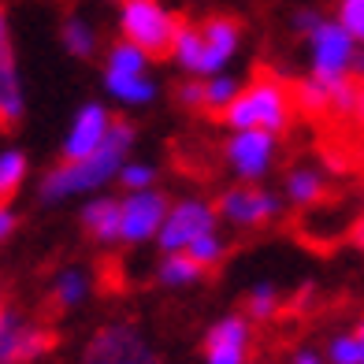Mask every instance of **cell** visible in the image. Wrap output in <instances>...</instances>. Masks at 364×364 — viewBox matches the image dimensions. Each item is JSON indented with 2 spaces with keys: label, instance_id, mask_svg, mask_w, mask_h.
Here are the masks:
<instances>
[{
  "label": "cell",
  "instance_id": "9c48e42d",
  "mask_svg": "<svg viewBox=\"0 0 364 364\" xmlns=\"http://www.w3.org/2000/svg\"><path fill=\"white\" fill-rule=\"evenodd\" d=\"M220 220L238 227V230H253L264 227L279 216V193L264 190V186H230L220 193Z\"/></svg>",
  "mask_w": 364,
  "mask_h": 364
},
{
  "label": "cell",
  "instance_id": "4316f807",
  "mask_svg": "<svg viewBox=\"0 0 364 364\" xmlns=\"http://www.w3.org/2000/svg\"><path fill=\"white\" fill-rule=\"evenodd\" d=\"M119 182L127 186V193H134V190H153L156 168H153V164H145V160H127L123 171H119Z\"/></svg>",
  "mask_w": 364,
  "mask_h": 364
},
{
  "label": "cell",
  "instance_id": "83f0119b",
  "mask_svg": "<svg viewBox=\"0 0 364 364\" xmlns=\"http://www.w3.org/2000/svg\"><path fill=\"white\" fill-rule=\"evenodd\" d=\"M335 19L350 30L357 45H364V0H338V4H335Z\"/></svg>",
  "mask_w": 364,
  "mask_h": 364
},
{
  "label": "cell",
  "instance_id": "8992f818",
  "mask_svg": "<svg viewBox=\"0 0 364 364\" xmlns=\"http://www.w3.org/2000/svg\"><path fill=\"white\" fill-rule=\"evenodd\" d=\"M216 223H220V208L216 205H208L205 197H182V201L171 205L156 242H160L164 253H186L197 238L212 235Z\"/></svg>",
  "mask_w": 364,
  "mask_h": 364
},
{
  "label": "cell",
  "instance_id": "ba28073f",
  "mask_svg": "<svg viewBox=\"0 0 364 364\" xmlns=\"http://www.w3.org/2000/svg\"><path fill=\"white\" fill-rule=\"evenodd\" d=\"M86 364H160L138 327L130 323H112L105 331H97L86 346Z\"/></svg>",
  "mask_w": 364,
  "mask_h": 364
},
{
  "label": "cell",
  "instance_id": "cb8c5ba5",
  "mask_svg": "<svg viewBox=\"0 0 364 364\" xmlns=\"http://www.w3.org/2000/svg\"><path fill=\"white\" fill-rule=\"evenodd\" d=\"M327 364H364V350H360V335H357V331H346V335L331 338Z\"/></svg>",
  "mask_w": 364,
  "mask_h": 364
},
{
  "label": "cell",
  "instance_id": "ac0fdd59",
  "mask_svg": "<svg viewBox=\"0 0 364 364\" xmlns=\"http://www.w3.org/2000/svg\"><path fill=\"white\" fill-rule=\"evenodd\" d=\"M60 45H63V53L75 56V60H93L101 38H97V26L86 15H68V19L60 23Z\"/></svg>",
  "mask_w": 364,
  "mask_h": 364
},
{
  "label": "cell",
  "instance_id": "5bb4252c",
  "mask_svg": "<svg viewBox=\"0 0 364 364\" xmlns=\"http://www.w3.org/2000/svg\"><path fill=\"white\" fill-rule=\"evenodd\" d=\"M23 82H19V63H15V48L8 34V19L0 23V119L4 127L23 119Z\"/></svg>",
  "mask_w": 364,
  "mask_h": 364
},
{
  "label": "cell",
  "instance_id": "5b68a950",
  "mask_svg": "<svg viewBox=\"0 0 364 364\" xmlns=\"http://www.w3.org/2000/svg\"><path fill=\"white\" fill-rule=\"evenodd\" d=\"M182 19L164 0H123L119 4V38L145 48L149 56H171Z\"/></svg>",
  "mask_w": 364,
  "mask_h": 364
},
{
  "label": "cell",
  "instance_id": "30bf717a",
  "mask_svg": "<svg viewBox=\"0 0 364 364\" xmlns=\"http://www.w3.org/2000/svg\"><path fill=\"white\" fill-rule=\"evenodd\" d=\"M112 127H115L112 112L101 101H86L71 115V127L63 134V160H86L93 153H101Z\"/></svg>",
  "mask_w": 364,
  "mask_h": 364
},
{
  "label": "cell",
  "instance_id": "d4e9b609",
  "mask_svg": "<svg viewBox=\"0 0 364 364\" xmlns=\"http://www.w3.org/2000/svg\"><path fill=\"white\" fill-rule=\"evenodd\" d=\"M245 309H250V320H272L279 309V290L272 283H257L245 297Z\"/></svg>",
  "mask_w": 364,
  "mask_h": 364
},
{
  "label": "cell",
  "instance_id": "44dd1931",
  "mask_svg": "<svg viewBox=\"0 0 364 364\" xmlns=\"http://www.w3.org/2000/svg\"><path fill=\"white\" fill-rule=\"evenodd\" d=\"M90 297V272L86 268H60L53 279V301L60 309H75Z\"/></svg>",
  "mask_w": 364,
  "mask_h": 364
},
{
  "label": "cell",
  "instance_id": "2e32d148",
  "mask_svg": "<svg viewBox=\"0 0 364 364\" xmlns=\"http://www.w3.org/2000/svg\"><path fill=\"white\" fill-rule=\"evenodd\" d=\"M105 93L112 97L115 105H123V108H145V105H153V97H156V82H153V75H115V71H105Z\"/></svg>",
  "mask_w": 364,
  "mask_h": 364
},
{
  "label": "cell",
  "instance_id": "603a6c76",
  "mask_svg": "<svg viewBox=\"0 0 364 364\" xmlns=\"http://www.w3.org/2000/svg\"><path fill=\"white\" fill-rule=\"evenodd\" d=\"M26 182V153L23 149H4L0 153V193L11 197Z\"/></svg>",
  "mask_w": 364,
  "mask_h": 364
},
{
  "label": "cell",
  "instance_id": "d6986e66",
  "mask_svg": "<svg viewBox=\"0 0 364 364\" xmlns=\"http://www.w3.org/2000/svg\"><path fill=\"white\" fill-rule=\"evenodd\" d=\"M205 275V268L197 264L190 253H164V260L156 264V283L160 287H193Z\"/></svg>",
  "mask_w": 364,
  "mask_h": 364
},
{
  "label": "cell",
  "instance_id": "e0dca14e",
  "mask_svg": "<svg viewBox=\"0 0 364 364\" xmlns=\"http://www.w3.org/2000/svg\"><path fill=\"white\" fill-rule=\"evenodd\" d=\"M283 193H287V201L297 205V208H312V205H320L323 201V193H327V182L316 168H309V164H297V168H290L287 182H283Z\"/></svg>",
  "mask_w": 364,
  "mask_h": 364
},
{
  "label": "cell",
  "instance_id": "7c38bea8",
  "mask_svg": "<svg viewBox=\"0 0 364 364\" xmlns=\"http://www.w3.org/2000/svg\"><path fill=\"white\" fill-rule=\"evenodd\" d=\"M48 346H53V335L41 323H30L11 309L0 312V360L4 364H34L48 353Z\"/></svg>",
  "mask_w": 364,
  "mask_h": 364
},
{
  "label": "cell",
  "instance_id": "3957f363",
  "mask_svg": "<svg viewBox=\"0 0 364 364\" xmlns=\"http://www.w3.org/2000/svg\"><path fill=\"white\" fill-rule=\"evenodd\" d=\"M290 112H294V93L279 78L260 75L250 86H242L238 101L223 112V123L230 130H272V134H283L290 127Z\"/></svg>",
  "mask_w": 364,
  "mask_h": 364
},
{
  "label": "cell",
  "instance_id": "836d02e7",
  "mask_svg": "<svg viewBox=\"0 0 364 364\" xmlns=\"http://www.w3.org/2000/svg\"><path fill=\"white\" fill-rule=\"evenodd\" d=\"M353 115H357V123L364 127V82H360V90H357V112Z\"/></svg>",
  "mask_w": 364,
  "mask_h": 364
},
{
  "label": "cell",
  "instance_id": "d590c367",
  "mask_svg": "<svg viewBox=\"0 0 364 364\" xmlns=\"http://www.w3.org/2000/svg\"><path fill=\"white\" fill-rule=\"evenodd\" d=\"M357 335H360V350H364V320H360V327H357Z\"/></svg>",
  "mask_w": 364,
  "mask_h": 364
},
{
  "label": "cell",
  "instance_id": "f546056e",
  "mask_svg": "<svg viewBox=\"0 0 364 364\" xmlns=\"http://www.w3.org/2000/svg\"><path fill=\"white\" fill-rule=\"evenodd\" d=\"M320 19H323V15H320L316 8H297V11L290 15V26H294V30H297V34H301V38H305V34H309V30H312V26H316V23H320Z\"/></svg>",
  "mask_w": 364,
  "mask_h": 364
},
{
  "label": "cell",
  "instance_id": "ffe728a7",
  "mask_svg": "<svg viewBox=\"0 0 364 364\" xmlns=\"http://www.w3.org/2000/svg\"><path fill=\"white\" fill-rule=\"evenodd\" d=\"M149 63H153V56L123 38L112 41L105 53V71H115V75H149Z\"/></svg>",
  "mask_w": 364,
  "mask_h": 364
},
{
  "label": "cell",
  "instance_id": "4fadbf2b",
  "mask_svg": "<svg viewBox=\"0 0 364 364\" xmlns=\"http://www.w3.org/2000/svg\"><path fill=\"white\" fill-rule=\"evenodd\" d=\"M253 350V331L245 316H220L205 335V364H245Z\"/></svg>",
  "mask_w": 364,
  "mask_h": 364
},
{
  "label": "cell",
  "instance_id": "52a82bcc",
  "mask_svg": "<svg viewBox=\"0 0 364 364\" xmlns=\"http://www.w3.org/2000/svg\"><path fill=\"white\" fill-rule=\"evenodd\" d=\"M275 138L272 130H230V138L223 141V164L235 171L238 182L253 186L275 164Z\"/></svg>",
  "mask_w": 364,
  "mask_h": 364
},
{
  "label": "cell",
  "instance_id": "6da1fadb",
  "mask_svg": "<svg viewBox=\"0 0 364 364\" xmlns=\"http://www.w3.org/2000/svg\"><path fill=\"white\" fill-rule=\"evenodd\" d=\"M245 30L235 15H205V19H182L171 48L175 68L186 78L223 75L242 53Z\"/></svg>",
  "mask_w": 364,
  "mask_h": 364
},
{
  "label": "cell",
  "instance_id": "8d00e7d4",
  "mask_svg": "<svg viewBox=\"0 0 364 364\" xmlns=\"http://www.w3.org/2000/svg\"><path fill=\"white\" fill-rule=\"evenodd\" d=\"M108 4H123V0H108Z\"/></svg>",
  "mask_w": 364,
  "mask_h": 364
},
{
  "label": "cell",
  "instance_id": "8fae6325",
  "mask_svg": "<svg viewBox=\"0 0 364 364\" xmlns=\"http://www.w3.org/2000/svg\"><path fill=\"white\" fill-rule=\"evenodd\" d=\"M168 197L160 190H134L123 197V242L127 245H145L160 238L164 220H168Z\"/></svg>",
  "mask_w": 364,
  "mask_h": 364
},
{
  "label": "cell",
  "instance_id": "4dcf8cb0",
  "mask_svg": "<svg viewBox=\"0 0 364 364\" xmlns=\"http://www.w3.org/2000/svg\"><path fill=\"white\" fill-rule=\"evenodd\" d=\"M15 223H19V220H15V212L4 205V208H0V238H8L11 230H15Z\"/></svg>",
  "mask_w": 364,
  "mask_h": 364
},
{
  "label": "cell",
  "instance_id": "9a60e30c",
  "mask_svg": "<svg viewBox=\"0 0 364 364\" xmlns=\"http://www.w3.org/2000/svg\"><path fill=\"white\" fill-rule=\"evenodd\" d=\"M78 220H82V227H86V235L93 242H101V245L123 242V197H105V193L90 197V201L82 205Z\"/></svg>",
  "mask_w": 364,
  "mask_h": 364
},
{
  "label": "cell",
  "instance_id": "484cf974",
  "mask_svg": "<svg viewBox=\"0 0 364 364\" xmlns=\"http://www.w3.org/2000/svg\"><path fill=\"white\" fill-rule=\"evenodd\" d=\"M197 264H201V268L208 272V268H216V264L227 257V242L220 238V230H212V235H205V238H197L190 250H186Z\"/></svg>",
  "mask_w": 364,
  "mask_h": 364
},
{
  "label": "cell",
  "instance_id": "1f68e13d",
  "mask_svg": "<svg viewBox=\"0 0 364 364\" xmlns=\"http://www.w3.org/2000/svg\"><path fill=\"white\" fill-rule=\"evenodd\" d=\"M290 364H327V357H320L316 350H301V353H294Z\"/></svg>",
  "mask_w": 364,
  "mask_h": 364
},
{
  "label": "cell",
  "instance_id": "d6a6232c",
  "mask_svg": "<svg viewBox=\"0 0 364 364\" xmlns=\"http://www.w3.org/2000/svg\"><path fill=\"white\" fill-rule=\"evenodd\" d=\"M353 78H357V82H364V45L357 48V60H353Z\"/></svg>",
  "mask_w": 364,
  "mask_h": 364
},
{
  "label": "cell",
  "instance_id": "f1b7e54d",
  "mask_svg": "<svg viewBox=\"0 0 364 364\" xmlns=\"http://www.w3.org/2000/svg\"><path fill=\"white\" fill-rule=\"evenodd\" d=\"M178 105L182 108H205V78H190L178 86Z\"/></svg>",
  "mask_w": 364,
  "mask_h": 364
},
{
  "label": "cell",
  "instance_id": "e575fe53",
  "mask_svg": "<svg viewBox=\"0 0 364 364\" xmlns=\"http://www.w3.org/2000/svg\"><path fill=\"white\" fill-rule=\"evenodd\" d=\"M357 245H360V253H364V220L357 223Z\"/></svg>",
  "mask_w": 364,
  "mask_h": 364
},
{
  "label": "cell",
  "instance_id": "7402d4cb",
  "mask_svg": "<svg viewBox=\"0 0 364 364\" xmlns=\"http://www.w3.org/2000/svg\"><path fill=\"white\" fill-rule=\"evenodd\" d=\"M238 93H242V82H238L235 75H227V71L205 78V112L223 115L230 105L238 101Z\"/></svg>",
  "mask_w": 364,
  "mask_h": 364
},
{
  "label": "cell",
  "instance_id": "277c9868",
  "mask_svg": "<svg viewBox=\"0 0 364 364\" xmlns=\"http://www.w3.org/2000/svg\"><path fill=\"white\" fill-rule=\"evenodd\" d=\"M305 48H309V78L323 82V86L338 90L342 82L353 78V60H357V41L335 15H323L305 34Z\"/></svg>",
  "mask_w": 364,
  "mask_h": 364
},
{
  "label": "cell",
  "instance_id": "7a4b0ae2",
  "mask_svg": "<svg viewBox=\"0 0 364 364\" xmlns=\"http://www.w3.org/2000/svg\"><path fill=\"white\" fill-rule=\"evenodd\" d=\"M130 145H134V127L115 119L101 153H93L86 160H63L60 168H53L41 178L38 201L41 205H60V201H71L78 193H97L101 186H108L112 178H119L123 164L130 160Z\"/></svg>",
  "mask_w": 364,
  "mask_h": 364
}]
</instances>
